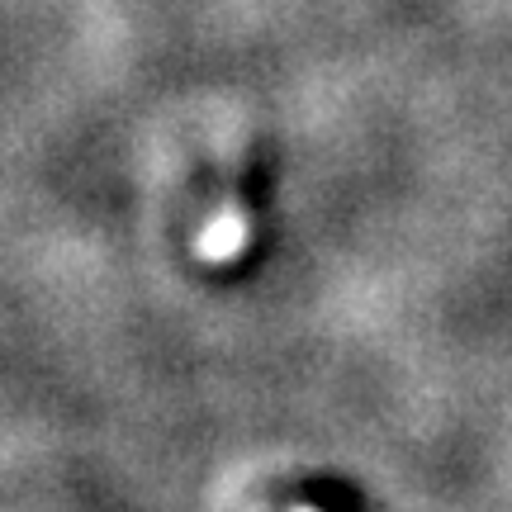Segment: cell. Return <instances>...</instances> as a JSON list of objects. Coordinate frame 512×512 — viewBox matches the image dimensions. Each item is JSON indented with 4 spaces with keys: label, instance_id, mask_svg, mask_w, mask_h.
Wrapping results in <instances>:
<instances>
[{
    "label": "cell",
    "instance_id": "1",
    "mask_svg": "<svg viewBox=\"0 0 512 512\" xmlns=\"http://www.w3.org/2000/svg\"><path fill=\"white\" fill-rule=\"evenodd\" d=\"M247 233H252V223H247L242 209H219V214L200 228L195 252H200V261H209V266H228V261H238V256L247 252Z\"/></svg>",
    "mask_w": 512,
    "mask_h": 512
},
{
    "label": "cell",
    "instance_id": "2",
    "mask_svg": "<svg viewBox=\"0 0 512 512\" xmlns=\"http://www.w3.org/2000/svg\"><path fill=\"white\" fill-rule=\"evenodd\" d=\"M290 512H318V508H290Z\"/></svg>",
    "mask_w": 512,
    "mask_h": 512
}]
</instances>
